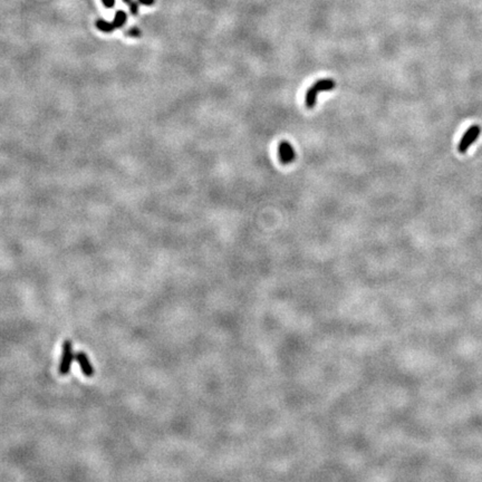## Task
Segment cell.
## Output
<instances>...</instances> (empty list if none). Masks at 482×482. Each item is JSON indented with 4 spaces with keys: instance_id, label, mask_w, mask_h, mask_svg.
I'll use <instances>...</instances> for the list:
<instances>
[{
    "instance_id": "obj_7",
    "label": "cell",
    "mask_w": 482,
    "mask_h": 482,
    "mask_svg": "<svg viewBox=\"0 0 482 482\" xmlns=\"http://www.w3.org/2000/svg\"><path fill=\"white\" fill-rule=\"evenodd\" d=\"M95 25H96V28L98 30L103 31V33H112L113 30H115L113 23H109L104 21V19H98V21H96V23H95Z\"/></svg>"
},
{
    "instance_id": "obj_12",
    "label": "cell",
    "mask_w": 482,
    "mask_h": 482,
    "mask_svg": "<svg viewBox=\"0 0 482 482\" xmlns=\"http://www.w3.org/2000/svg\"><path fill=\"white\" fill-rule=\"evenodd\" d=\"M132 0H123V2H125V3H130Z\"/></svg>"
},
{
    "instance_id": "obj_5",
    "label": "cell",
    "mask_w": 482,
    "mask_h": 482,
    "mask_svg": "<svg viewBox=\"0 0 482 482\" xmlns=\"http://www.w3.org/2000/svg\"><path fill=\"white\" fill-rule=\"evenodd\" d=\"M75 361L77 362V364L81 368L82 373L84 374L86 377H92L94 375V366L92 364V362L90 360V357L87 356V354L85 352H77L76 356H75Z\"/></svg>"
},
{
    "instance_id": "obj_8",
    "label": "cell",
    "mask_w": 482,
    "mask_h": 482,
    "mask_svg": "<svg viewBox=\"0 0 482 482\" xmlns=\"http://www.w3.org/2000/svg\"><path fill=\"white\" fill-rule=\"evenodd\" d=\"M126 36L133 38H138L141 37V30L138 28V27H131V28L126 31Z\"/></svg>"
},
{
    "instance_id": "obj_1",
    "label": "cell",
    "mask_w": 482,
    "mask_h": 482,
    "mask_svg": "<svg viewBox=\"0 0 482 482\" xmlns=\"http://www.w3.org/2000/svg\"><path fill=\"white\" fill-rule=\"evenodd\" d=\"M336 86V82L333 78H321L317 79L314 84L309 87L305 97V104L308 109H313L316 105L317 96L322 92L333 91Z\"/></svg>"
},
{
    "instance_id": "obj_4",
    "label": "cell",
    "mask_w": 482,
    "mask_h": 482,
    "mask_svg": "<svg viewBox=\"0 0 482 482\" xmlns=\"http://www.w3.org/2000/svg\"><path fill=\"white\" fill-rule=\"evenodd\" d=\"M278 157L282 164H290L296 159L294 146L288 141H281L278 145Z\"/></svg>"
},
{
    "instance_id": "obj_2",
    "label": "cell",
    "mask_w": 482,
    "mask_h": 482,
    "mask_svg": "<svg viewBox=\"0 0 482 482\" xmlns=\"http://www.w3.org/2000/svg\"><path fill=\"white\" fill-rule=\"evenodd\" d=\"M75 356H76V354L74 353L73 343L69 340H66L62 345V355L58 366V372L61 375H69L71 369V364L75 361Z\"/></svg>"
},
{
    "instance_id": "obj_10",
    "label": "cell",
    "mask_w": 482,
    "mask_h": 482,
    "mask_svg": "<svg viewBox=\"0 0 482 482\" xmlns=\"http://www.w3.org/2000/svg\"><path fill=\"white\" fill-rule=\"evenodd\" d=\"M102 2L106 8H113L115 5V0H102Z\"/></svg>"
},
{
    "instance_id": "obj_9",
    "label": "cell",
    "mask_w": 482,
    "mask_h": 482,
    "mask_svg": "<svg viewBox=\"0 0 482 482\" xmlns=\"http://www.w3.org/2000/svg\"><path fill=\"white\" fill-rule=\"evenodd\" d=\"M130 10H131V14L132 15H138V3L137 1H134V0H132L130 3Z\"/></svg>"
},
{
    "instance_id": "obj_3",
    "label": "cell",
    "mask_w": 482,
    "mask_h": 482,
    "mask_svg": "<svg viewBox=\"0 0 482 482\" xmlns=\"http://www.w3.org/2000/svg\"><path fill=\"white\" fill-rule=\"evenodd\" d=\"M480 132L481 129L479 125H473L470 127L467 132L463 134V137H462L461 141L459 143V146H458V151H459L460 153H467L469 147L478 140Z\"/></svg>"
},
{
    "instance_id": "obj_11",
    "label": "cell",
    "mask_w": 482,
    "mask_h": 482,
    "mask_svg": "<svg viewBox=\"0 0 482 482\" xmlns=\"http://www.w3.org/2000/svg\"><path fill=\"white\" fill-rule=\"evenodd\" d=\"M138 2L144 6H152L155 3V0H138Z\"/></svg>"
},
{
    "instance_id": "obj_6",
    "label": "cell",
    "mask_w": 482,
    "mask_h": 482,
    "mask_svg": "<svg viewBox=\"0 0 482 482\" xmlns=\"http://www.w3.org/2000/svg\"><path fill=\"white\" fill-rule=\"evenodd\" d=\"M126 21H127V15H126L125 11L117 10L116 13H115L114 21H113V25L115 27V29H118V28H121V27L124 26Z\"/></svg>"
}]
</instances>
